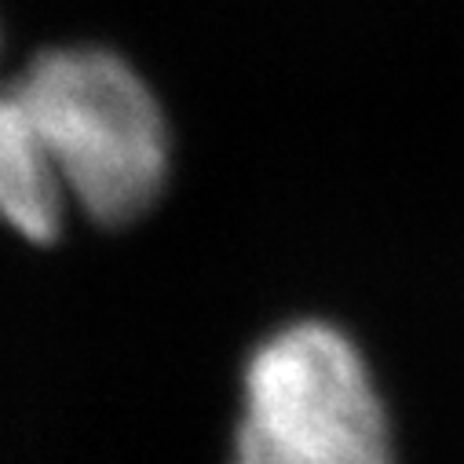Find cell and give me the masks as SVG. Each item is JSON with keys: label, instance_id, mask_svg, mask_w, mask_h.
<instances>
[{"label": "cell", "instance_id": "6da1fadb", "mask_svg": "<svg viewBox=\"0 0 464 464\" xmlns=\"http://www.w3.org/2000/svg\"><path fill=\"white\" fill-rule=\"evenodd\" d=\"M227 464H402L388 381L329 318H289L238 362Z\"/></svg>", "mask_w": 464, "mask_h": 464}, {"label": "cell", "instance_id": "7a4b0ae2", "mask_svg": "<svg viewBox=\"0 0 464 464\" xmlns=\"http://www.w3.org/2000/svg\"><path fill=\"white\" fill-rule=\"evenodd\" d=\"M55 172L95 223L147 212L169 172V132L154 92L102 48H55L15 84Z\"/></svg>", "mask_w": 464, "mask_h": 464}, {"label": "cell", "instance_id": "3957f363", "mask_svg": "<svg viewBox=\"0 0 464 464\" xmlns=\"http://www.w3.org/2000/svg\"><path fill=\"white\" fill-rule=\"evenodd\" d=\"M66 187L15 88L0 92V219L30 242H52Z\"/></svg>", "mask_w": 464, "mask_h": 464}]
</instances>
